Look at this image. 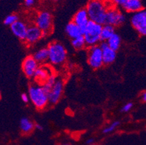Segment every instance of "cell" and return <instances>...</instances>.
<instances>
[{
  "label": "cell",
  "mask_w": 146,
  "mask_h": 145,
  "mask_svg": "<svg viewBox=\"0 0 146 145\" xmlns=\"http://www.w3.org/2000/svg\"><path fill=\"white\" fill-rule=\"evenodd\" d=\"M39 0H24V5L28 8H31L35 6Z\"/></svg>",
  "instance_id": "484cf974"
},
{
  "label": "cell",
  "mask_w": 146,
  "mask_h": 145,
  "mask_svg": "<svg viewBox=\"0 0 146 145\" xmlns=\"http://www.w3.org/2000/svg\"><path fill=\"white\" fill-rule=\"evenodd\" d=\"M28 95L29 97V101L32 102L38 110H43L49 104L48 93L45 91L42 85L37 83L31 85L29 86Z\"/></svg>",
  "instance_id": "7a4b0ae2"
},
{
  "label": "cell",
  "mask_w": 146,
  "mask_h": 145,
  "mask_svg": "<svg viewBox=\"0 0 146 145\" xmlns=\"http://www.w3.org/2000/svg\"><path fill=\"white\" fill-rule=\"evenodd\" d=\"M99 46L102 50L103 61L104 65H110L116 60V52L111 50V48L108 46L106 42H102Z\"/></svg>",
  "instance_id": "5bb4252c"
},
{
  "label": "cell",
  "mask_w": 146,
  "mask_h": 145,
  "mask_svg": "<svg viewBox=\"0 0 146 145\" xmlns=\"http://www.w3.org/2000/svg\"><path fill=\"white\" fill-rule=\"evenodd\" d=\"M34 23L35 26L43 32L44 36L50 34L52 30V15L47 10H43L37 13L34 19Z\"/></svg>",
  "instance_id": "5b68a950"
},
{
  "label": "cell",
  "mask_w": 146,
  "mask_h": 145,
  "mask_svg": "<svg viewBox=\"0 0 146 145\" xmlns=\"http://www.w3.org/2000/svg\"><path fill=\"white\" fill-rule=\"evenodd\" d=\"M132 107H133V104L132 102H127L121 108V111L123 113H128L130 110H132Z\"/></svg>",
  "instance_id": "4316f807"
},
{
  "label": "cell",
  "mask_w": 146,
  "mask_h": 145,
  "mask_svg": "<svg viewBox=\"0 0 146 145\" xmlns=\"http://www.w3.org/2000/svg\"><path fill=\"white\" fill-rule=\"evenodd\" d=\"M64 83L60 79H57L55 84L48 92V102L50 105H56L60 101L63 94Z\"/></svg>",
  "instance_id": "9c48e42d"
},
{
  "label": "cell",
  "mask_w": 146,
  "mask_h": 145,
  "mask_svg": "<svg viewBox=\"0 0 146 145\" xmlns=\"http://www.w3.org/2000/svg\"><path fill=\"white\" fill-rule=\"evenodd\" d=\"M34 128H36V129L39 130V131H42V130L43 129V127H42L40 124H35L34 125Z\"/></svg>",
  "instance_id": "4dcf8cb0"
},
{
  "label": "cell",
  "mask_w": 146,
  "mask_h": 145,
  "mask_svg": "<svg viewBox=\"0 0 146 145\" xmlns=\"http://www.w3.org/2000/svg\"><path fill=\"white\" fill-rule=\"evenodd\" d=\"M21 99H22V101L23 102H26V103L29 102V95H28V94H26V93H23V94H21Z\"/></svg>",
  "instance_id": "83f0119b"
},
{
  "label": "cell",
  "mask_w": 146,
  "mask_h": 145,
  "mask_svg": "<svg viewBox=\"0 0 146 145\" xmlns=\"http://www.w3.org/2000/svg\"><path fill=\"white\" fill-rule=\"evenodd\" d=\"M66 33L69 38L71 39L77 37L81 36L83 35V31L82 28H81L79 26H78L76 23H74L73 21L68 23L66 26Z\"/></svg>",
  "instance_id": "e0dca14e"
},
{
  "label": "cell",
  "mask_w": 146,
  "mask_h": 145,
  "mask_svg": "<svg viewBox=\"0 0 146 145\" xmlns=\"http://www.w3.org/2000/svg\"><path fill=\"white\" fill-rule=\"evenodd\" d=\"M44 36L43 32L39 28H37L35 25H34V26L28 27L25 41L28 44L31 45L39 42V40Z\"/></svg>",
  "instance_id": "8fae6325"
},
{
  "label": "cell",
  "mask_w": 146,
  "mask_h": 145,
  "mask_svg": "<svg viewBox=\"0 0 146 145\" xmlns=\"http://www.w3.org/2000/svg\"><path fill=\"white\" fill-rule=\"evenodd\" d=\"M0 98H1V93H0Z\"/></svg>",
  "instance_id": "e575fe53"
},
{
  "label": "cell",
  "mask_w": 146,
  "mask_h": 145,
  "mask_svg": "<svg viewBox=\"0 0 146 145\" xmlns=\"http://www.w3.org/2000/svg\"><path fill=\"white\" fill-rule=\"evenodd\" d=\"M60 145H71V144H62Z\"/></svg>",
  "instance_id": "d6a6232c"
},
{
  "label": "cell",
  "mask_w": 146,
  "mask_h": 145,
  "mask_svg": "<svg viewBox=\"0 0 146 145\" xmlns=\"http://www.w3.org/2000/svg\"><path fill=\"white\" fill-rule=\"evenodd\" d=\"M124 1L125 0H111V2H112L113 4H114L116 6H120L121 7L122 5L124 4Z\"/></svg>",
  "instance_id": "f1b7e54d"
},
{
  "label": "cell",
  "mask_w": 146,
  "mask_h": 145,
  "mask_svg": "<svg viewBox=\"0 0 146 145\" xmlns=\"http://www.w3.org/2000/svg\"><path fill=\"white\" fill-rule=\"evenodd\" d=\"M119 125H120V122L113 121L111 124L108 125V126L105 128L104 130H103V133L104 134H110V133L113 132L119 127Z\"/></svg>",
  "instance_id": "d4e9b609"
},
{
  "label": "cell",
  "mask_w": 146,
  "mask_h": 145,
  "mask_svg": "<svg viewBox=\"0 0 146 145\" xmlns=\"http://www.w3.org/2000/svg\"><path fill=\"white\" fill-rule=\"evenodd\" d=\"M106 44L111 50H114V51H117V50H119L120 48L121 44V36L117 34L116 33L113 34L112 36L110 38L106 41Z\"/></svg>",
  "instance_id": "d6986e66"
},
{
  "label": "cell",
  "mask_w": 146,
  "mask_h": 145,
  "mask_svg": "<svg viewBox=\"0 0 146 145\" xmlns=\"http://www.w3.org/2000/svg\"><path fill=\"white\" fill-rule=\"evenodd\" d=\"M103 26L96 23L93 21H90L85 27L82 28L83 36L85 40L86 46H92L98 45L100 41V33H101Z\"/></svg>",
  "instance_id": "277c9868"
},
{
  "label": "cell",
  "mask_w": 146,
  "mask_h": 145,
  "mask_svg": "<svg viewBox=\"0 0 146 145\" xmlns=\"http://www.w3.org/2000/svg\"><path fill=\"white\" fill-rule=\"evenodd\" d=\"M126 21V17L124 14L116 7L108 8L106 16V23L107 25L118 27L121 26Z\"/></svg>",
  "instance_id": "8992f818"
},
{
  "label": "cell",
  "mask_w": 146,
  "mask_h": 145,
  "mask_svg": "<svg viewBox=\"0 0 146 145\" xmlns=\"http://www.w3.org/2000/svg\"><path fill=\"white\" fill-rule=\"evenodd\" d=\"M108 7L103 0H90L85 8L90 21L96 23L104 25L106 23V16Z\"/></svg>",
  "instance_id": "6da1fadb"
},
{
  "label": "cell",
  "mask_w": 146,
  "mask_h": 145,
  "mask_svg": "<svg viewBox=\"0 0 146 145\" xmlns=\"http://www.w3.org/2000/svg\"><path fill=\"white\" fill-rule=\"evenodd\" d=\"M10 29L13 34L18 38L25 41L26 32L28 30L27 24L22 21H17L16 22L10 26Z\"/></svg>",
  "instance_id": "4fadbf2b"
},
{
  "label": "cell",
  "mask_w": 146,
  "mask_h": 145,
  "mask_svg": "<svg viewBox=\"0 0 146 145\" xmlns=\"http://www.w3.org/2000/svg\"><path fill=\"white\" fill-rule=\"evenodd\" d=\"M71 45L76 50H81L84 49V47L86 46V43L83 36L71 39Z\"/></svg>",
  "instance_id": "7402d4cb"
},
{
  "label": "cell",
  "mask_w": 146,
  "mask_h": 145,
  "mask_svg": "<svg viewBox=\"0 0 146 145\" xmlns=\"http://www.w3.org/2000/svg\"><path fill=\"white\" fill-rule=\"evenodd\" d=\"M121 7L126 12L134 13L144 9L143 0H125Z\"/></svg>",
  "instance_id": "9a60e30c"
},
{
  "label": "cell",
  "mask_w": 146,
  "mask_h": 145,
  "mask_svg": "<svg viewBox=\"0 0 146 145\" xmlns=\"http://www.w3.org/2000/svg\"><path fill=\"white\" fill-rule=\"evenodd\" d=\"M38 68L39 63L34 60L32 55L27 56L22 62L23 72L28 78H33Z\"/></svg>",
  "instance_id": "30bf717a"
},
{
  "label": "cell",
  "mask_w": 146,
  "mask_h": 145,
  "mask_svg": "<svg viewBox=\"0 0 146 145\" xmlns=\"http://www.w3.org/2000/svg\"><path fill=\"white\" fill-rule=\"evenodd\" d=\"M51 1H53V2H58L60 0H51Z\"/></svg>",
  "instance_id": "836d02e7"
},
{
  "label": "cell",
  "mask_w": 146,
  "mask_h": 145,
  "mask_svg": "<svg viewBox=\"0 0 146 145\" xmlns=\"http://www.w3.org/2000/svg\"><path fill=\"white\" fill-rule=\"evenodd\" d=\"M51 69L46 66H42L36 69L35 73H34V78L36 83L39 85H43L47 81V78L52 75Z\"/></svg>",
  "instance_id": "7c38bea8"
},
{
  "label": "cell",
  "mask_w": 146,
  "mask_h": 145,
  "mask_svg": "<svg viewBox=\"0 0 146 145\" xmlns=\"http://www.w3.org/2000/svg\"><path fill=\"white\" fill-rule=\"evenodd\" d=\"M130 23L140 36L146 35V11L145 9L132 13Z\"/></svg>",
  "instance_id": "52a82bcc"
},
{
  "label": "cell",
  "mask_w": 146,
  "mask_h": 145,
  "mask_svg": "<svg viewBox=\"0 0 146 145\" xmlns=\"http://www.w3.org/2000/svg\"><path fill=\"white\" fill-rule=\"evenodd\" d=\"M115 33H116L115 28L110 26V25L104 24V25H103L101 33H100V41L102 42H106Z\"/></svg>",
  "instance_id": "ac0fdd59"
},
{
  "label": "cell",
  "mask_w": 146,
  "mask_h": 145,
  "mask_svg": "<svg viewBox=\"0 0 146 145\" xmlns=\"http://www.w3.org/2000/svg\"><path fill=\"white\" fill-rule=\"evenodd\" d=\"M72 21L78 26H79L81 28H84L85 27L87 23L90 21V18H89L88 14L85 8L80 9L79 11L76 12V13L74 15Z\"/></svg>",
  "instance_id": "2e32d148"
},
{
  "label": "cell",
  "mask_w": 146,
  "mask_h": 145,
  "mask_svg": "<svg viewBox=\"0 0 146 145\" xmlns=\"http://www.w3.org/2000/svg\"><path fill=\"white\" fill-rule=\"evenodd\" d=\"M86 143H87L88 145L93 144V143H94V139H87V142H86Z\"/></svg>",
  "instance_id": "1f68e13d"
},
{
  "label": "cell",
  "mask_w": 146,
  "mask_h": 145,
  "mask_svg": "<svg viewBox=\"0 0 146 145\" xmlns=\"http://www.w3.org/2000/svg\"><path fill=\"white\" fill-rule=\"evenodd\" d=\"M33 58L38 63H44L46 61L48 60V52L47 48H42L40 50H37L34 54Z\"/></svg>",
  "instance_id": "44dd1931"
},
{
  "label": "cell",
  "mask_w": 146,
  "mask_h": 145,
  "mask_svg": "<svg viewBox=\"0 0 146 145\" xmlns=\"http://www.w3.org/2000/svg\"><path fill=\"white\" fill-rule=\"evenodd\" d=\"M47 49L48 61L55 66H59L65 63L67 59V50L61 43L58 42H52Z\"/></svg>",
  "instance_id": "3957f363"
},
{
  "label": "cell",
  "mask_w": 146,
  "mask_h": 145,
  "mask_svg": "<svg viewBox=\"0 0 146 145\" xmlns=\"http://www.w3.org/2000/svg\"><path fill=\"white\" fill-rule=\"evenodd\" d=\"M140 98H141L142 101L144 102H146V92L145 91H143V93L141 94V95H140Z\"/></svg>",
  "instance_id": "f546056e"
},
{
  "label": "cell",
  "mask_w": 146,
  "mask_h": 145,
  "mask_svg": "<svg viewBox=\"0 0 146 145\" xmlns=\"http://www.w3.org/2000/svg\"><path fill=\"white\" fill-rule=\"evenodd\" d=\"M34 123L27 118H23L20 121V128L24 134L31 133L34 128Z\"/></svg>",
  "instance_id": "ffe728a7"
},
{
  "label": "cell",
  "mask_w": 146,
  "mask_h": 145,
  "mask_svg": "<svg viewBox=\"0 0 146 145\" xmlns=\"http://www.w3.org/2000/svg\"><path fill=\"white\" fill-rule=\"evenodd\" d=\"M56 81V76H55L54 74H52V75L47 78V80L45 81V83L42 85V86H43V88L45 89V91H47V93H48L49 91L51 89V88L52 87L53 85L55 84Z\"/></svg>",
  "instance_id": "603a6c76"
},
{
  "label": "cell",
  "mask_w": 146,
  "mask_h": 145,
  "mask_svg": "<svg viewBox=\"0 0 146 145\" xmlns=\"http://www.w3.org/2000/svg\"><path fill=\"white\" fill-rule=\"evenodd\" d=\"M88 64L93 69H99L103 67V54L102 50L99 45H95L89 47L87 55Z\"/></svg>",
  "instance_id": "ba28073f"
},
{
  "label": "cell",
  "mask_w": 146,
  "mask_h": 145,
  "mask_svg": "<svg viewBox=\"0 0 146 145\" xmlns=\"http://www.w3.org/2000/svg\"><path fill=\"white\" fill-rule=\"evenodd\" d=\"M17 21H18V17L17 15L15 14H11V15H9L5 18L4 20V23L5 25L6 26H12L13 23L16 22Z\"/></svg>",
  "instance_id": "cb8c5ba5"
}]
</instances>
